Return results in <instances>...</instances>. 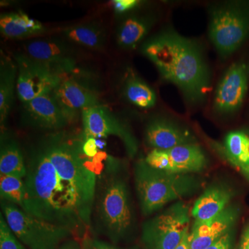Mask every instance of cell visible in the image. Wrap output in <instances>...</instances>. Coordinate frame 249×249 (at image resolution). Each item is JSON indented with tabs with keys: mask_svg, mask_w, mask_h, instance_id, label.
<instances>
[{
	"mask_svg": "<svg viewBox=\"0 0 249 249\" xmlns=\"http://www.w3.org/2000/svg\"><path fill=\"white\" fill-rule=\"evenodd\" d=\"M147 164L157 169L176 174H198L204 171L209 160L198 142L170 150H152L145 157Z\"/></svg>",
	"mask_w": 249,
	"mask_h": 249,
	"instance_id": "8fae6325",
	"label": "cell"
},
{
	"mask_svg": "<svg viewBox=\"0 0 249 249\" xmlns=\"http://www.w3.org/2000/svg\"><path fill=\"white\" fill-rule=\"evenodd\" d=\"M242 214L240 205L231 203L215 217L205 221H195L190 231L191 249H206L235 229Z\"/></svg>",
	"mask_w": 249,
	"mask_h": 249,
	"instance_id": "7c38bea8",
	"label": "cell"
},
{
	"mask_svg": "<svg viewBox=\"0 0 249 249\" xmlns=\"http://www.w3.org/2000/svg\"><path fill=\"white\" fill-rule=\"evenodd\" d=\"M175 249H191V239H190V231L186 234L181 243Z\"/></svg>",
	"mask_w": 249,
	"mask_h": 249,
	"instance_id": "1f68e13d",
	"label": "cell"
},
{
	"mask_svg": "<svg viewBox=\"0 0 249 249\" xmlns=\"http://www.w3.org/2000/svg\"><path fill=\"white\" fill-rule=\"evenodd\" d=\"M191 210L184 201L173 203L143 222L142 241L145 249H175L190 231Z\"/></svg>",
	"mask_w": 249,
	"mask_h": 249,
	"instance_id": "52a82bcc",
	"label": "cell"
},
{
	"mask_svg": "<svg viewBox=\"0 0 249 249\" xmlns=\"http://www.w3.org/2000/svg\"><path fill=\"white\" fill-rule=\"evenodd\" d=\"M0 69V124L1 133H4L5 124L14 101L17 67L11 62L1 60Z\"/></svg>",
	"mask_w": 249,
	"mask_h": 249,
	"instance_id": "7402d4cb",
	"label": "cell"
},
{
	"mask_svg": "<svg viewBox=\"0 0 249 249\" xmlns=\"http://www.w3.org/2000/svg\"><path fill=\"white\" fill-rule=\"evenodd\" d=\"M83 152L90 160H94L98 154V144L96 139H84L83 146Z\"/></svg>",
	"mask_w": 249,
	"mask_h": 249,
	"instance_id": "f546056e",
	"label": "cell"
},
{
	"mask_svg": "<svg viewBox=\"0 0 249 249\" xmlns=\"http://www.w3.org/2000/svg\"><path fill=\"white\" fill-rule=\"evenodd\" d=\"M0 175H11L22 179L27 176V164L18 142L14 139L1 140Z\"/></svg>",
	"mask_w": 249,
	"mask_h": 249,
	"instance_id": "44dd1931",
	"label": "cell"
},
{
	"mask_svg": "<svg viewBox=\"0 0 249 249\" xmlns=\"http://www.w3.org/2000/svg\"><path fill=\"white\" fill-rule=\"evenodd\" d=\"M22 120L34 128L59 130L70 124L53 91L23 103Z\"/></svg>",
	"mask_w": 249,
	"mask_h": 249,
	"instance_id": "5bb4252c",
	"label": "cell"
},
{
	"mask_svg": "<svg viewBox=\"0 0 249 249\" xmlns=\"http://www.w3.org/2000/svg\"><path fill=\"white\" fill-rule=\"evenodd\" d=\"M249 89V52L240 55L226 69L213 96V113L231 118L240 112Z\"/></svg>",
	"mask_w": 249,
	"mask_h": 249,
	"instance_id": "ba28073f",
	"label": "cell"
},
{
	"mask_svg": "<svg viewBox=\"0 0 249 249\" xmlns=\"http://www.w3.org/2000/svg\"><path fill=\"white\" fill-rule=\"evenodd\" d=\"M125 170L122 160L109 156L106 159L97 173L91 218L93 231L116 245L128 240L137 227Z\"/></svg>",
	"mask_w": 249,
	"mask_h": 249,
	"instance_id": "3957f363",
	"label": "cell"
},
{
	"mask_svg": "<svg viewBox=\"0 0 249 249\" xmlns=\"http://www.w3.org/2000/svg\"><path fill=\"white\" fill-rule=\"evenodd\" d=\"M134 181L139 209L144 217L169 203L193 196L204 184L196 174H176L157 169L142 157L134 165Z\"/></svg>",
	"mask_w": 249,
	"mask_h": 249,
	"instance_id": "277c9868",
	"label": "cell"
},
{
	"mask_svg": "<svg viewBox=\"0 0 249 249\" xmlns=\"http://www.w3.org/2000/svg\"><path fill=\"white\" fill-rule=\"evenodd\" d=\"M213 145L220 155L249 180V126L230 131L222 143Z\"/></svg>",
	"mask_w": 249,
	"mask_h": 249,
	"instance_id": "ac0fdd59",
	"label": "cell"
},
{
	"mask_svg": "<svg viewBox=\"0 0 249 249\" xmlns=\"http://www.w3.org/2000/svg\"><path fill=\"white\" fill-rule=\"evenodd\" d=\"M235 229L221 237L206 249H233Z\"/></svg>",
	"mask_w": 249,
	"mask_h": 249,
	"instance_id": "f1b7e54d",
	"label": "cell"
},
{
	"mask_svg": "<svg viewBox=\"0 0 249 249\" xmlns=\"http://www.w3.org/2000/svg\"><path fill=\"white\" fill-rule=\"evenodd\" d=\"M26 164L23 210L84 239L91 231L93 203L59 175L42 145L31 152Z\"/></svg>",
	"mask_w": 249,
	"mask_h": 249,
	"instance_id": "6da1fadb",
	"label": "cell"
},
{
	"mask_svg": "<svg viewBox=\"0 0 249 249\" xmlns=\"http://www.w3.org/2000/svg\"><path fill=\"white\" fill-rule=\"evenodd\" d=\"M236 195L231 186L224 182L213 183L207 187L191 209L195 221H205L215 217L231 204Z\"/></svg>",
	"mask_w": 249,
	"mask_h": 249,
	"instance_id": "e0dca14e",
	"label": "cell"
},
{
	"mask_svg": "<svg viewBox=\"0 0 249 249\" xmlns=\"http://www.w3.org/2000/svg\"><path fill=\"white\" fill-rule=\"evenodd\" d=\"M71 240V239H70ZM70 240L66 241L65 243L62 244L61 247L59 249H70Z\"/></svg>",
	"mask_w": 249,
	"mask_h": 249,
	"instance_id": "836d02e7",
	"label": "cell"
},
{
	"mask_svg": "<svg viewBox=\"0 0 249 249\" xmlns=\"http://www.w3.org/2000/svg\"><path fill=\"white\" fill-rule=\"evenodd\" d=\"M112 2L113 8L118 14L128 13L137 9L141 4L138 0H114Z\"/></svg>",
	"mask_w": 249,
	"mask_h": 249,
	"instance_id": "83f0119b",
	"label": "cell"
},
{
	"mask_svg": "<svg viewBox=\"0 0 249 249\" xmlns=\"http://www.w3.org/2000/svg\"><path fill=\"white\" fill-rule=\"evenodd\" d=\"M124 93L129 103L141 109H150L157 103L155 91L132 72H129L124 80Z\"/></svg>",
	"mask_w": 249,
	"mask_h": 249,
	"instance_id": "603a6c76",
	"label": "cell"
},
{
	"mask_svg": "<svg viewBox=\"0 0 249 249\" xmlns=\"http://www.w3.org/2000/svg\"><path fill=\"white\" fill-rule=\"evenodd\" d=\"M208 11V37L219 59L227 60L249 41V1L214 3Z\"/></svg>",
	"mask_w": 249,
	"mask_h": 249,
	"instance_id": "5b68a950",
	"label": "cell"
},
{
	"mask_svg": "<svg viewBox=\"0 0 249 249\" xmlns=\"http://www.w3.org/2000/svg\"><path fill=\"white\" fill-rule=\"evenodd\" d=\"M28 58L62 70L71 71L76 65L73 50L64 41L47 39L33 41L25 47Z\"/></svg>",
	"mask_w": 249,
	"mask_h": 249,
	"instance_id": "2e32d148",
	"label": "cell"
},
{
	"mask_svg": "<svg viewBox=\"0 0 249 249\" xmlns=\"http://www.w3.org/2000/svg\"><path fill=\"white\" fill-rule=\"evenodd\" d=\"M236 249H249V222L245 226Z\"/></svg>",
	"mask_w": 249,
	"mask_h": 249,
	"instance_id": "4dcf8cb0",
	"label": "cell"
},
{
	"mask_svg": "<svg viewBox=\"0 0 249 249\" xmlns=\"http://www.w3.org/2000/svg\"><path fill=\"white\" fill-rule=\"evenodd\" d=\"M152 15H132L126 18L117 31L116 39L121 48L132 50L137 48L155 25Z\"/></svg>",
	"mask_w": 249,
	"mask_h": 249,
	"instance_id": "d6986e66",
	"label": "cell"
},
{
	"mask_svg": "<svg viewBox=\"0 0 249 249\" xmlns=\"http://www.w3.org/2000/svg\"><path fill=\"white\" fill-rule=\"evenodd\" d=\"M0 196L1 200L24 209L26 200L24 179L11 175H0Z\"/></svg>",
	"mask_w": 249,
	"mask_h": 249,
	"instance_id": "d4e9b609",
	"label": "cell"
},
{
	"mask_svg": "<svg viewBox=\"0 0 249 249\" xmlns=\"http://www.w3.org/2000/svg\"><path fill=\"white\" fill-rule=\"evenodd\" d=\"M63 35L70 42L90 49H102L106 42L104 29L91 23L67 28L63 30Z\"/></svg>",
	"mask_w": 249,
	"mask_h": 249,
	"instance_id": "cb8c5ba5",
	"label": "cell"
},
{
	"mask_svg": "<svg viewBox=\"0 0 249 249\" xmlns=\"http://www.w3.org/2000/svg\"><path fill=\"white\" fill-rule=\"evenodd\" d=\"M53 93L70 123L79 111L99 105L97 93L70 78H62Z\"/></svg>",
	"mask_w": 249,
	"mask_h": 249,
	"instance_id": "9a60e30c",
	"label": "cell"
},
{
	"mask_svg": "<svg viewBox=\"0 0 249 249\" xmlns=\"http://www.w3.org/2000/svg\"><path fill=\"white\" fill-rule=\"evenodd\" d=\"M18 76L17 91L22 103L53 91L64 78L63 71L28 58L24 54L16 56Z\"/></svg>",
	"mask_w": 249,
	"mask_h": 249,
	"instance_id": "30bf717a",
	"label": "cell"
},
{
	"mask_svg": "<svg viewBox=\"0 0 249 249\" xmlns=\"http://www.w3.org/2000/svg\"><path fill=\"white\" fill-rule=\"evenodd\" d=\"M1 207L10 229L27 249H59L75 236L67 228L36 217L11 203L1 200Z\"/></svg>",
	"mask_w": 249,
	"mask_h": 249,
	"instance_id": "8992f818",
	"label": "cell"
},
{
	"mask_svg": "<svg viewBox=\"0 0 249 249\" xmlns=\"http://www.w3.org/2000/svg\"><path fill=\"white\" fill-rule=\"evenodd\" d=\"M84 139L107 138L109 136L120 139L129 158L139 151V142L130 128L107 107L101 105L85 108L81 112Z\"/></svg>",
	"mask_w": 249,
	"mask_h": 249,
	"instance_id": "9c48e42d",
	"label": "cell"
},
{
	"mask_svg": "<svg viewBox=\"0 0 249 249\" xmlns=\"http://www.w3.org/2000/svg\"><path fill=\"white\" fill-rule=\"evenodd\" d=\"M70 249H85L83 242L71 239L70 241Z\"/></svg>",
	"mask_w": 249,
	"mask_h": 249,
	"instance_id": "d6a6232c",
	"label": "cell"
},
{
	"mask_svg": "<svg viewBox=\"0 0 249 249\" xmlns=\"http://www.w3.org/2000/svg\"><path fill=\"white\" fill-rule=\"evenodd\" d=\"M85 249H138L136 247L132 248H121L108 241L101 240L97 237L88 235L82 240Z\"/></svg>",
	"mask_w": 249,
	"mask_h": 249,
	"instance_id": "4316f807",
	"label": "cell"
},
{
	"mask_svg": "<svg viewBox=\"0 0 249 249\" xmlns=\"http://www.w3.org/2000/svg\"><path fill=\"white\" fill-rule=\"evenodd\" d=\"M0 249H27L11 230L2 213L0 214Z\"/></svg>",
	"mask_w": 249,
	"mask_h": 249,
	"instance_id": "484cf974",
	"label": "cell"
},
{
	"mask_svg": "<svg viewBox=\"0 0 249 249\" xmlns=\"http://www.w3.org/2000/svg\"><path fill=\"white\" fill-rule=\"evenodd\" d=\"M142 52L155 65L163 81L178 88L188 105L198 106L206 101L211 71L197 41L165 28L142 44Z\"/></svg>",
	"mask_w": 249,
	"mask_h": 249,
	"instance_id": "7a4b0ae2",
	"label": "cell"
},
{
	"mask_svg": "<svg viewBox=\"0 0 249 249\" xmlns=\"http://www.w3.org/2000/svg\"><path fill=\"white\" fill-rule=\"evenodd\" d=\"M0 31L5 37L22 38L40 34L45 31V27L42 23L24 13H10L1 15Z\"/></svg>",
	"mask_w": 249,
	"mask_h": 249,
	"instance_id": "ffe728a7",
	"label": "cell"
},
{
	"mask_svg": "<svg viewBox=\"0 0 249 249\" xmlns=\"http://www.w3.org/2000/svg\"><path fill=\"white\" fill-rule=\"evenodd\" d=\"M145 141L152 150H162L197 142V139L191 130L163 116L154 118L147 123Z\"/></svg>",
	"mask_w": 249,
	"mask_h": 249,
	"instance_id": "4fadbf2b",
	"label": "cell"
}]
</instances>
